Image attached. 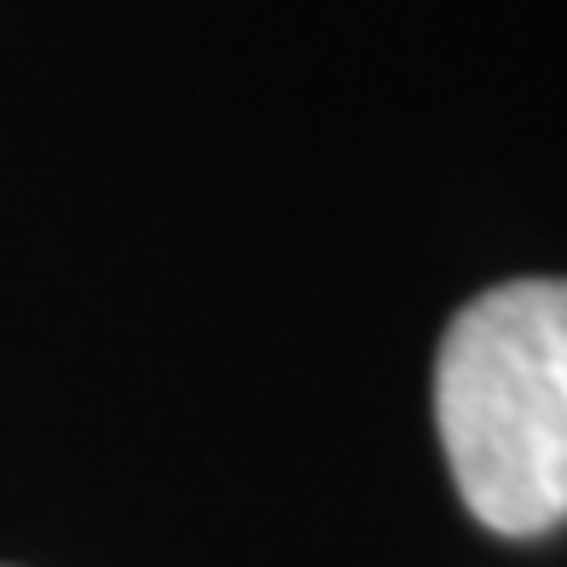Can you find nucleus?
<instances>
[{
	"label": "nucleus",
	"mask_w": 567,
	"mask_h": 567,
	"mask_svg": "<svg viewBox=\"0 0 567 567\" xmlns=\"http://www.w3.org/2000/svg\"><path fill=\"white\" fill-rule=\"evenodd\" d=\"M434 423L481 527L538 538L567 522V278H509L446 324Z\"/></svg>",
	"instance_id": "1"
}]
</instances>
